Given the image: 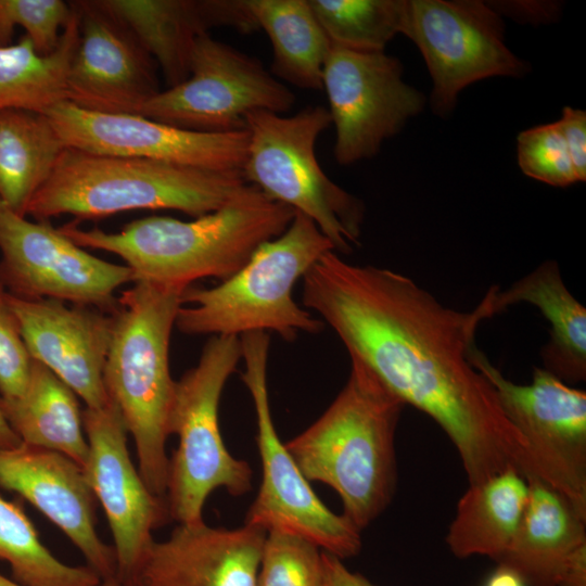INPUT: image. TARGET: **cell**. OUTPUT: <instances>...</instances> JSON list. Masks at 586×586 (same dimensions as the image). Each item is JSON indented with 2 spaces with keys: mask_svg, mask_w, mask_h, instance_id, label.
<instances>
[{
  "mask_svg": "<svg viewBox=\"0 0 586 586\" xmlns=\"http://www.w3.org/2000/svg\"><path fill=\"white\" fill-rule=\"evenodd\" d=\"M302 302L404 405L446 433L469 485L506 469L537 477L530 449L489 381L470 361L480 323L494 316L492 286L471 311L438 302L411 278L354 265L329 251L302 279Z\"/></svg>",
  "mask_w": 586,
  "mask_h": 586,
  "instance_id": "1",
  "label": "cell"
},
{
  "mask_svg": "<svg viewBox=\"0 0 586 586\" xmlns=\"http://www.w3.org/2000/svg\"><path fill=\"white\" fill-rule=\"evenodd\" d=\"M294 215V209L251 186L228 205L193 220L150 216L116 233L74 222L58 229L82 249L118 255L131 269L133 282L188 288L202 278L231 277L259 245L281 234Z\"/></svg>",
  "mask_w": 586,
  "mask_h": 586,
  "instance_id": "2",
  "label": "cell"
},
{
  "mask_svg": "<svg viewBox=\"0 0 586 586\" xmlns=\"http://www.w3.org/2000/svg\"><path fill=\"white\" fill-rule=\"evenodd\" d=\"M405 405L359 360L327 410L284 444L304 477L332 487L343 515L362 531L396 487L395 431Z\"/></svg>",
  "mask_w": 586,
  "mask_h": 586,
  "instance_id": "3",
  "label": "cell"
},
{
  "mask_svg": "<svg viewBox=\"0 0 586 586\" xmlns=\"http://www.w3.org/2000/svg\"><path fill=\"white\" fill-rule=\"evenodd\" d=\"M186 289L137 281L124 291L111 314L112 336L103 369L106 395L135 442L140 475L161 498L167 489L166 441L176 387L169 343Z\"/></svg>",
  "mask_w": 586,
  "mask_h": 586,
  "instance_id": "4",
  "label": "cell"
},
{
  "mask_svg": "<svg viewBox=\"0 0 586 586\" xmlns=\"http://www.w3.org/2000/svg\"><path fill=\"white\" fill-rule=\"evenodd\" d=\"M250 187L241 170L66 148L26 215L43 221L63 214L100 218L132 209H174L199 217L228 205Z\"/></svg>",
  "mask_w": 586,
  "mask_h": 586,
  "instance_id": "5",
  "label": "cell"
},
{
  "mask_svg": "<svg viewBox=\"0 0 586 586\" xmlns=\"http://www.w3.org/2000/svg\"><path fill=\"white\" fill-rule=\"evenodd\" d=\"M329 251L334 247L317 225L295 212L286 229L231 277L212 288L188 286L175 327L211 336L271 331L285 341L300 332L317 334L324 323L294 301L293 289Z\"/></svg>",
  "mask_w": 586,
  "mask_h": 586,
  "instance_id": "6",
  "label": "cell"
},
{
  "mask_svg": "<svg viewBox=\"0 0 586 586\" xmlns=\"http://www.w3.org/2000/svg\"><path fill=\"white\" fill-rule=\"evenodd\" d=\"M331 125L328 109L307 106L294 115L253 111L245 115L246 182L267 199L310 218L336 253L358 243L364 203L334 183L317 161L315 146Z\"/></svg>",
  "mask_w": 586,
  "mask_h": 586,
  "instance_id": "7",
  "label": "cell"
},
{
  "mask_svg": "<svg viewBox=\"0 0 586 586\" xmlns=\"http://www.w3.org/2000/svg\"><path fill=\"white\" fill-rule=\"evenodd\" d=\"M241 359L239 336H211L198 365L176 381L169 435H177L178 446L169 459L165 498L178 524L203 521L206 499L217 488L232 496L252 489L253 471L228 451L218 422L221 393Z\"/></svg>",
  "mask_w": 586,
  "mask_h": 586,
  "instance_id": "8",
  "label": "cell"
},
{
  "mask_svg": "<svg viewBox=\"0 0 586 586\" xmlns=\"http://www.w3.org/2000/svg\"><path fill=\"white\" fill-rule=\"evenodd\" d=\"M240 341L245 366L242 380L255 408L263 474L245 524L302 536L342 560L356 556L361 548L360 531L319 499L275 428L267 385L268 333H247Z\"/></svg>",
  "mask_w": 586,
  "mask_h": 586,
  "instance_id": "9",
  "label": "cell"
},
{
  "mask_svg": "<svg viewBox=\"0 0 586 586\" xmlns=\"http://www.w3.org/2000/svg\"><path fill=\"white\" fill-rule=\"evenodd\" d=\"M294 103V93L259 60L205 34L193 47L188 78L137 114L194 131L231 132L245 129L250 112L283 114Z\"/></svg>",
  "mask_w": 586,
  "mask_h": 586,
  "instance_id": "10",
  "label": "cell"
},
{
  "mask_svg": "<svg viewBox=\"0 0 586 586\" xmlns=\"http://www.w3.org/2000/svg\"><path fill=\"white\" fill-rule=\"evenodd\" d=\"M469 358L493 385L500 406L524 438L537 477L586 517V393L544 368L530 384H517L472 346Z\"/></svg>",
  "mask_w": 586,
  "mask_h": 586,
  "instance_id": "11",
  "label": "cell"
},
{
  "mask_svg": "<svg viewBox=\"0 0 586 586\" xmlns=\"http://www.w3.org/2000/svg\"><path fill=\"white\" fill-rule=\"evenodd\" d=\"M403 35L419 48L433 81L431 105L445 116L467 86L521 77L528 67L505 43V24L479 0H407Z\"/></svg>",
  "mask_w": 586,
  "mask_h": 586,
  "instance_id": "12",
  "label": "cell"
},
{
  "mask_svg": "<svg viewBox=\"0 0 586 586\" xmlns=\"http://www.w3.org/2000/svg\"><path fill=\"white\" fill-rule=\"evenodd\" d=\"M0 282L27 300L53 298L112 314L114 292L133 281L126 265L100 259L53 228L33 222L0 201Z\"/></svg>",
  "mask_w": 586,
  "mask_h": 586,
  "instance_id": "13",
  "label": "cell"
},
{
  "mask_svg": "<svg viewBox=\"0 0 586 586\" xmlns=\"http://www.w3.org/2000/svg\"><path fill=\"white\" fill-rule=\"evenodd\" d=\"M322 89L335 128L333 154L340 165L374 156L424 107V95L403 79L398 59L331 44Z\"/></svg>",
  "mask_w": 586,
  "mask_h": 586,
  "instance_id": "14",
  "label": "cell"
},
{
  "mask_svg": "<svg viewBox=\"0 0 586 586\" xmlns=\"http://www.w3.org/2000/svg\"><path fill=\"white\" fill-rule=\"evenodd\" d=\"M44 114L67 148L88 153L225 171H242L246 156L245 129L194 131L138 114L92 112L66 100L54 104Z\"/></svg>",
  "mask_w": 586,
  "mask_h": 586,
  "instance_id": "15",
  "label": "cell"
},
{
  "mask_svg": "<svg viewBox=\"0 0 586 586\" xmlns=\"http://www.w3.org/2000/svg\"><path fill=\"white\" fill-rule=\"evenodd\" d=\"M89 453L84 471L100 501L114 540L116 577L129 583L154 542L153 531L169 520L165 498L155 496L135 467L128 432L116 406L85 408Z\"/></svg>",
  "mask_w": 586,
  "mask_h": 586,
  "instance_id": "16",
  "label": "cell"
},
{
  "mask_svg": "<svg viewBox=\"0 0 586 586\" xmlns=\"http://www.w3.org/2000/svg\"><path fill=\"white\" fill-rule=\"evenodd\" d=\"M73 5L79 16V38L68 68L66 101L92 112L137 114L161 91L156 63L94 1Z\"/></svg>",
  "mask_w": 586,
  "mask_h": 586,
  "instance_id": "17",
  "label": "cell"
},
{
  "mask_svg": "<svg viewBox=\"0 0 586 586\" xmlns=\"http://www.w3.org/2000/svg\"><path fill=\"white\" fill-rule=\"evenodd\" d=\"M30 357L49 368L87 408L109 403L103 369L113 318L98 308L53 298L27 300L7 292Z\"/></svg>",
  "mask_w": 586,
  "mask_h": 586,
  "instance_id": "18",
  "label": "cell"
},
{
  "mask_svg": "<svg viewBox=\"0 0 586 586\" xmlns=\"http://www.w3.org/2000/svg\"><path fill=\"white\" fill-rule=\"evenodd\" d=\"M0 487L22 496L56 525L102 579L116 577L114 549L95 530L97 498L74 460L23 443L0 448Z\"/></svg>",
  "mask_w": 586,
  "mask_h": 586,
  "instance_id": "19",
  "label": "cell"
},
{
  "mask_svg": "<svg viewBox=\"0 0 586 586\" xmlns=\"http://www.w3.org/2000/svg\"><path fill=\"white\" fill-rule=\"evenodd\" d=\"M267 532L245 524L213 527L204 520L178 524L169 537L154 540L141 560L132 586H256Z\"/></svg>",
  "mask_w": 586,
  "mask_h": 586,
  "instance_id": "20",
  "label": "cell"
},
{
  "mask_svg": "<svg viewBox=\"0 0 586 586\" xmlns=\"http://www.w3.org/2000/svg\"><path fill=\"white\" fill-rule=\"evenodd\" d=\"M120 22L160 66L169 87L190 73L198 38L213 27L259 30L246 0H95Z\"/></svg>",
  "mask_w": 586,
  "mask_h": 586,
  "instance_id": "21",
  "label": "cell"
},
{
  "mask_svg": "<svg viewBox=\"0 0 586 586\" xmlns=\"http://www.w3.org/2000/svg\"><path fill=\"white\" fill-rule=\"evenodd\" d=\"M530 496L518 533L496 561L528 586H556L566 558L586 544V517L538 477L527 480Z\"/></svg>",
  "mask_w": 586,
  "mask_h": 586,
  "instance_id": "22",
  "label": "cell"
},
{
  "mask_svg": "<svg viewBox=\"0 0 586 586\" xmlns=\"http://www.w3.org/2000/svg\"><path fill=\"white\" fill-rule=\"evenodd\" d=\"M527 303L550 324L540 349L544 369L566 384L586 379V308L571 294L555 260H547L505 291L494 285L493 311Z\"/></svg>",
  "mask_w": 586,
  "mask_h": 586,
  "instance_id": "23",
  "label": "cell"
},
{
  "mask_svg": "<svg viewBox=\"0 0 586 586\" xmlns=\"http://www.w3.org/2000/svg\"><path fill=\"white\" fill-rule=\"evenodd\" d=\"M528 496L526 477L511 468L469 485L446 535L453 555L461 559L486 556L497 561L518 533Z\"/></svg>",
  "mask_w": 586,
  "mask_h": 586,
  "instance_id": "24",
  "label": "cell"
},
{
  "mask_svg": "<svg viewBox=\"0 0 586 586\" xmlns=\"http://www.w3.org/2000/svg\"><path fill=\"white\" fill-rule=\"evenodd\" d=\"M0 409L23 444L59 451L82 469L89 447L77 395L41 362H31L24 392Z\"/></svg>",
  "mask_w": 586,
  "mask_h": 586,
  "instance_id": "25",
  "label": "cell"
},
{
  "mask_svg": "<svg viewBox=\"0 0 586 586\" xmlns=\"http://www.w3.org/2000/svg\"><path fill=\"white\" fill-rule=\"evenodd\" d=\"M67 146L44 113L0 111V201L26 216Z\"/></svg>",
  "mask_w": 586,
  "mask_h": 586,
  "instance_id": "26",
  "label": "cell"
},
{
  "mask_svg": "<svg viewBox=\"0 0 586 586\" xmlns=\"http://www.w3.org/2000/svg\"><path fill=\"white\" fill-rule=\"evenodd\" d=\"M272 47L271 75L306 90L322 89L330 40L308 0H246Z\"/></svg>",
  "mask_w": 586,
  "mask_h": 586,
  "instance_id": "27",
  "label": "cell"
},
{
  "mask_svg": "<svg viewBox=\"0 0 586 586\" xmlns=\"http://www.w3.org/2000/svg\"><path fill=\"white\" fill-rule=\"evenodd\" d=\"M78 38L79 16L74 8L52 53L39 54L25 35L15 44L0 46V111L44 113L67 100V74Z\"/></svg>",
  "mask_w": 586,
  "mask_h": 586,
  "instance_id": "28",
  "label": "cell"
},
{
  "mask_svg": "<svg viewBox=\"0 0 586 586\" xmlns=\"http://www.w3.org/2000/svg\"><path fill=\"white\" fill-rule=\"evenodd\" d=\"M0 560L22 586H99L102 582L89 565L73 566L53 556L23 508L1 496Z\"/></svg>",
  "mask_w": 586,
  "mask_h": 586,
  "instance_id": "29",
  "label": "cell"
},
{
  "mask_svg": "<svg viewBox=\"0 0 586 586\" xmlns=\"http://www.w3.org/2000/svg\"><path fill=\"white\" fill-rule=\"evenodd\" d=\"M331 44L384 52L403 34L407 0H308Z\"/></svg>",
  "mask_w": 586,
  "mask_h": 586,
  "instance_id": "30",
  "label": "cell"
},
{
  "mask_svg": "<svg viewBox=\"0 0 586 586\" xmlns=\"http://www.w3.org/2000/svg\"><path fill=\"white\" fill-rule=\"evenodd\" d=\"M320 549L298 535L267 532L256 586H324Z\"/></svg>",
  "mask_w": 586,
  "mask_h": 586,
  "instance_id": "31",
  "label": "cell"
},
{
  "mask_svg": "<svg viewBox=\"0 0 586 586\" xmlns=\"http://www.w3.org/2000/svg\"><path fill=\"white\" fill-rule=\"evenodd\" d=\"M73 14V4L62 0H0V46L10 44L20 26L35 50L48 55L58 48Z\"/></svg>",
  "mask_w": 586,
  "mask_h": 586,
  "instance_id": "32",
  "label": "cell"
},
{
  "mask_svg": "<svg viewBox=\"0 0 586 586\" xmlns=\"http://www.w3.org/2000/svg\"><path fill=\"white\" fill-rule=\"evenodd\" d=\"M517 143L518 163L524 175L560 188L579 181L556 122L520 132Z\"/></svg>",
  "mask_w": 586,
  "mask_h": 586,
  "instance_id": "33",
  "label": "cell"
},
{
  "mask_svg": "<svg viewBox=\"0 0 586 586\" xmlns=\"http://www.w3.org/2000/svg\"><path fill=\"white\" fill-rule=\"evenodd\" d=\"M33 358L0 282V393L1 398L20 396L28 382Z\"/></svg>",
  "mask_w": 586,
  "mask_h": 586,
  "instance_id": "34",
  "label": "cell"
},
{
  "mask_svg": "<svg viewBox=\"0 0 586 586\" xmlns=\"http://www.w3.org/2000/svg\"><path fill=\"white\" fill-rule=\"evenodd\" d=\"M579 181L586 179V112L565 106L556 122Z\"/></svg>",
  "mask_w": 586,
  "mask_h": 586,
  "instance_id": "35",
  "label": "cell"
},
{
  "mask_svg": "<svg viewBox=\"0 0 586 586\" xmlns=\"http://www.w3.org/2000/svg\"><path fill=\"white\" fill-rule=\"evenodd\" d=\"M487 4L500 16L535 24L555 22L561 12L555 1H489Z\"/></svg>",
  "mask_w": 586,
  "mask_h": 586,
  "instance_id": "36",
  "label": "cell"
},
{
  "mask_svg": "<svg viewBox=\"0 0 586 586\" xmlns=\"http://www.w3.org/2000/svg\"><path fill=\"white\" fill-rule=\"evenodd\" d=\"M324 586H375L365 576L349 571L342 559L322 550Z\"/></svg>",
  "mask_w": 586,
  "mask_h": 586,
  "instance_id": "37",
  "label": "cell"
},
{
  "mask_svg": "<svg viewBox=\"0 0 586 586\" xmlns=\"http://www.w3.org/2000/svg\"><path fill=\"white\" fill-rule=\"evenodd\" d=\"M556 586H586V544L577 547L561 566Z\"/></svg>",
  "mask_w": 586,
  "mask_h": 586,
  "instance_id": "38",
  "label": "cell"
},
{
  "mask_svg": "<svg viewBox=\"0 0 586 586\" xmlns=\"http://www.w3.org/2000/svg\"><path fill=\"white\" fill-rule=\"evenodd\" d=\"M485 586H528L522 576L514 570L498 564L497 569L489 575Z\"/></svg>",
  "mask_w": 586,
  "mask_h": 586,
  "instance_id": "39",
  "label": "cell"
},
{
  "mask_svg": "<svg viewBox=\"0 0 586 586\" xmlns=\"http://www.w3.org/2000/svg\"><path fill=\"white\" fill-rule=\"evenodd\" d=\"M22 442L10 428L1 409H0V448H12L20 445Z\"/></svg>",
  "mask_w": 586,
  "mask_h": 586,
  "instance_id": "40",
  "label": "cell"
}]
</instances>
